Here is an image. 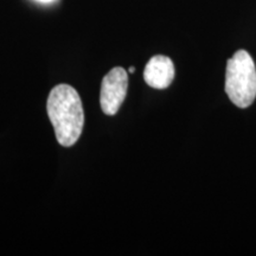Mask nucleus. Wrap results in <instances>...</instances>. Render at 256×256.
<instances>
[{"label":"nucleus","instance_id":"39448f33","mask_svg":"<svg viewBox=\"0 0 256 256\" xmlns=\"http://www.w3.org/2000/svg\"><path fill=\"white\" fill-rule=\"evenodd\" d=\"M134 72H136V68H134V66H130V72L133 74Z\"/></svg>","mask_w":256,"mask_h":256},{"label":"nucleus","instance_id":"7ed1b4c3","mask_svg":"<svg viewBox=\"0 0 256 256\" xmlns=\"http://www.w3.org/2000/svg\"><path fill=\"white\" fill-rule=\"evenodd\" d=\"M128 74L124 68H113L102 80L100 92L101 110L107 115H115L127 95Z\"/></svg>","mask_w":256,"mask_h":256},{"label":"nucleus","instance_id":"f257e3e1","mask_svg":"<svg viewBox=\"0 0 256 256\" xmlns=\"http://www.w3.org/2000/svg\"><path fill=\"white\" fill-rule=\"evenodd\" d=\"M46 110L60 145H75L84 124V112L78 92L69 84L56 86L48 98Z\"/></svg>","mask_w":256,"mask_h":256},{"label":"nucleus","instance_id":"20e7f679","mask_svg":"<svg viewBox=\"0 0 256 256\" xmlns=\"http://www.w3.org/2000/svg\"><path fill=\"white\" fill-rule=\"evenodd\" d=\"M144 78L150 87L154 89H165L174 78V66L168 56H153L146 64Z\"/></svg>","mask_w":256,"mask_h":256},{"label":"nucleus","instance_id":"423d86ee","mask_svg":"<svg viewBox=\"0 0 256 256\" xmlns=\"http://www.w3.org/2000/svg\"><path fill=\"white\" fill-rule=\"evenodd\" d=\"M38 2H54V0H38Z\"/></svg>","mask_w":256,"mask_h":256},{"label":"nucleus","instance_id":"f03ea898","mask_svg":"<svg viewBox=\"0 0 256 256\" xmlns=\"http://www.w3.org/2000/svg\"><path fill=\"white\" fill-rule=\"evenodd\" d=\"M226 92L240 108H247L256 98V68L246 50H238L226 63Z\"/></svg>","mask_w":256,"mask_h":256}]
</instances>
